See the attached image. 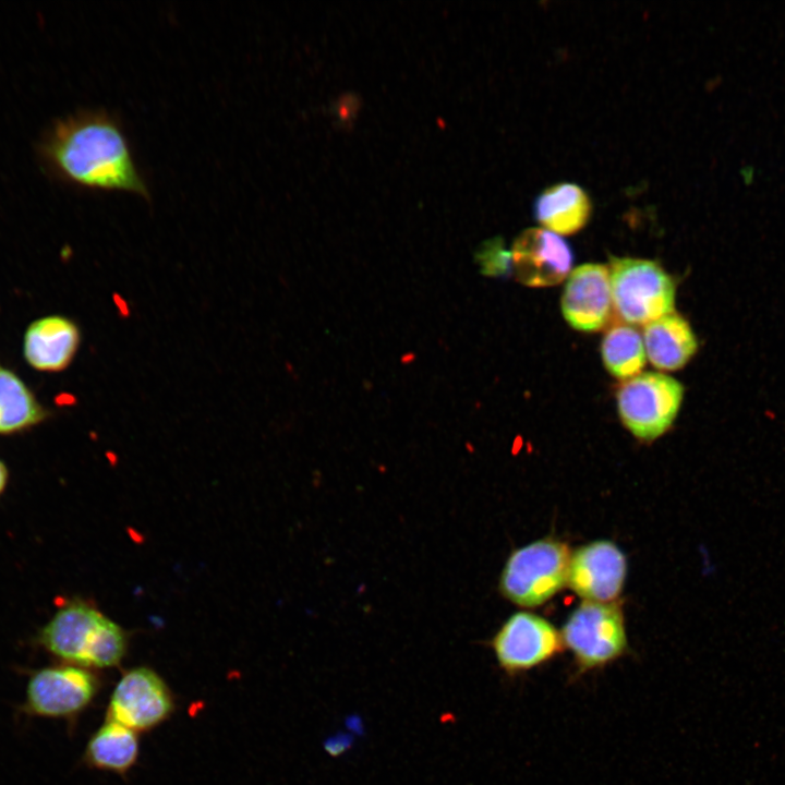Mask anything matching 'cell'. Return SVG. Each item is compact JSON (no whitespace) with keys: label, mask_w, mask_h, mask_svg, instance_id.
I'll return each instance as SVG.
<instances>
[{"label":"cell","mask_w":785,"mask_h":785,"mask_svg":"<svg viewBox=\"0 0 785 785\" xmlns=\"http://www.w3.org/2000/svg\"><path fill=\"white\" fill-rule=\"evenodd\" d=\"M40 156L46 169L63 182L150 200L121 123L105 110H85L55 123Z\"/></svg>","instance_id":"obj_1"},{"label":"cell","mask_w":785,"mask_h":785,"mask_svg":"<svg viewBox=\"0 0 785 785\" xmlns=\"http://www.w3.org/2000/svg\"><path fill=\"white\" fill-rule=\"evenodd\" d=\"M38 641L64 663L89 669L116 667L128 651L124 630L84 602L60 607L40 630Z\"/></svg>","instance_id":"obj_2"},{"label":"cell","mask_w":785,"mask_h":785,"mask_svg":"<svg viewBox=\"0 0 785 785\" xmlns=\"http://www.w3.org/2000/svg\"><path fill=\"white\" fill-rule=\"evenodd\" d=\"M570 555L568 545L553 538L512 551L499 577L500 594L521 607L544 604L567 583Z\"/></svg>","instance_id":"obj_3"},{"label":"cell","mask_w":785,"mask_h":785,"mask_svg":"<svg viewBox=\"0 0 785 785\" xmlns=\"http://www.w3.org/2000/svg\"><path fill=\"white\" fill-rule=\"evenodd\" d=\"M560 636L573 657L571 680L604 668L628 652L623 609L615 602L583 601L569 615Z\"/></svg>","instance_id":"obj_4"},{"label":"cell","mask_w":785,"mask_h":785,"mask_svg":"<svg viewBox=\"0 0 785 785\" xmlns=\"http://www.w3.org/2000/svg\"><path fill=\"white\" fill-rule=\"evenodd\" d=\"M101 688L102 679L93 669L67 663L43 667L28 677L21 710L29 716L74 724Z\"/></svg>","instance_id":"obj_5"},{"label":"cell","mask_w":785,"mask_h":785,"mask_svg":"<svg viewBox=\"0 0 785 785\" xmlns=\"http://www.w3.org/2000/svg\"><path fill=\"white\" fill-rule=\"evenodd\" d=\"M609 280L613 304L630 324H649L674 312L675 283L655 262L612 257Z\"/></svg>","instance_id":"obj_6"},{"label":"cell","mask_w":785,"mask_h":785,"mask_svg":"<svg viewBox=\"0 0 785 785\" xmlns=\"http://www.w3.org/2000/svg\"><path fill=\"white\" fill-rule=\"evenodd\" d=\"M683 397L684 387L675 378L662 373H641L619 388L618 413L635 437L652 442L669 430Z\"/></svg>","instance_id":"obj_7"},{"label":"cell","mask_w":785,"mask_h":785,"mask_svg":"<svg viewBox=\"0 0 785 785\" xmlns=\"http://www.w3.org/2000/svg\"><path fill=\"white\" fill-rule=\"evenodd\" d=\"M177 709L176 696L167 681L148 666L125 671L111 691L106 718L137 734L167 722Z\"/></svg>","instance_id":"obj_8"},{"label":"cell","mask_w":785,"mask_h":785,"mask_svg":"<svg viewBox=\"0 0 785 785\" xmlns=\"http://www.w3.org/2000/svg\"><path fill=\"white\" fill-rule=\"evenodd\" d=\"M500 671L510 679L540 667L563 651L560 632L529 612L509 616L488 641Z\"/></svg>","instance_id":"obj_9"},{"label":"cell","mask_w":785,"mask_h":785,"mask_svg":"<svg viewBox=\"0 0 785 785\" xmlns=\"http://www.w3.org/2000/svg\"><path fill=\"white\" fill-rule=\"evenodd\" d=\"M627 560L607 540L590 542L570 555L567 584L587 602H614L623 591Z\"/></svg>","instance_id":"obj_10"},{"label":"cell","mask_w":785,"mask_h":785,"mask_svg":"<svg viewBox=\"0 0 785 785\" xmlns=\"http://www.w3.org/2000/svg\"><path fill=\"white\" fill-rule=\"evenodd\" d=\"M510 253L516 279L529 287L559 283L569 274L573 261L567 241L541 228L522 231L516 238Z\"/></svg>","instance_id":"obj_11"},{"label":"cell","mask_w":785,"mask_h":785,"mask_svg":"<svg viewBox=\"0 0 785 785\" xmlns=\"http://www.w3.org/2000/svg\"><path fill=\"white\" fill-rule=\"evenodd\" d=\"M612 304L609 270L605 265L583 264L569 274L561 311L575 329L600 330L609 318Z\"/></svg>","instance_id":"obj_12"},{"label":"cell","mask_w":785,"mask_h":785,"mask_svg":"<svg viewBox=\"0 0 785 785\" xmlns=\"http://www.w3.org/2000/svg\"><path fill=\"white\" fill-rule=\"evenodd\" d=\"M80 339V330L71 319L60 315L41 317L25 331V360L38 371H62L73 360Z\"/></svg>","instance_id":"obj_13"},{"label":"cell","mask_w":785,"mask_h":785,"mask_svg":"<svg viewBox=\"0 0 785 785\" xmlns=\"http://www.w3.org/2000/svg\"><path fill=\"white\" fill-rule=\"evenodd\" d=\"M643 343L650 362L667 371L685 366L698 349L697 337L689 323L674 312L647 324Z\"/></svg>","instance_id":"obj_14"},{"label":"cell","mask_w":785,"mask_h":785,"mask_svg":"<svg viewBox=\"0 0 785 785\" xmlns=\"http://www.w3.org/2000/svg\"><path fill=\"white\" fill-rule=\"evenodd\" d=\"M138 734L117 722H105L89 737L82 761L94 770L125 776L137 763Z\"/></svg>","instance_id":"obj_15"},{"label":"cell","mask_w":785,"mask_h":785,"mask_svg":"<svg viewBox=\"0 0 785 785\" xmlns=\"http://www.w3.org/2000/svg\"><path fill=\"white\" fill-rule=\"evenodd\" d=\"M591 210L588 194L573 183H558L547 188L533 202L534 218L550 231L559 234H571L583 228Z\"/></svg>","instance_id":"obj_16"},{"label":"cell","mask_w":785,"mask_h":785,"mask_svg":"<svg viewBox=\"0 0 785 785\" xmlns=\"http://www.w3.org/2000/svg\"><path fill=\"white\" fill-rule=\"evenodd\" d=\"M46 418V411L24 382L0 365V434L32 427Z\"/></svg>","instance_id":"obj_17"},{"label":"cell","mask_w":785,"mask_h":785,"mask_svg":"<svg viewBox=\"0 0 785 785\" xmlns=\"http://www.w3.org/2000/svg\"><path fill=\"white\" fill-rule=\"evenodd\" d=\"M601 349L605 367L619 379H630L639 375L645 364L643 340L631 326L612 327L605 334Z\"/></svg>","instance_id":"obj_18"},{"label":"cell","mask_w":785,"mask_h":785,"mask_svg":"<svg viewBox=\"0 0 785 785\" xmlns=\"http://www.w3.org/2000/svg\"><path fill=\"white\" fill-rule=\"evenodd\" d=\"M475 261L483 275L505 277L512 270L511 253L504 247L502 239L494 238L480 244Z\"/></svg>","instance_id":"obj_19"},{"label":"cell","mask_w":785,"mask_h":785,"mask_svg":"<svg viewBox=\"0 0 785 785\" xmlns=\"http://www.w3.org/2000/svg\"><path fill=\"white\" fill-rule=\"evenodd\" d=\"M358 99L353 95H346L339 98L338 114L341 120H348L355 112Z\"/></svg>","instance_id":"obj_20"},{"label":"cell","mask_w":785,"mask_h":785,"mask_svg":"<svg viewBox=\"0 0 785 785\" xmlns=\"http://www.w3.org/2000/svg\"><path fill=\"white\" fill-rule=\"evenodd\" d=\"M740 177L741 180L746 185H749L752 183L754 179V168L752 165H746L740 169Z\"/></svg>","instance_id":"obj_21"},{"label":"cell","mask_w":785,"mask_h":785,"mask_svg":"<svg viewBox=\"0 0 785 785\" xmlns=\"http://www.w3.org/2000/svg\"><path fill=\"white\" fill-rule=\"evenodd\" d=\"M8 483V469L5 464L0 460V495L5 488Z\"/></svg>","instance_id":"obj_22"}]
</instances>
